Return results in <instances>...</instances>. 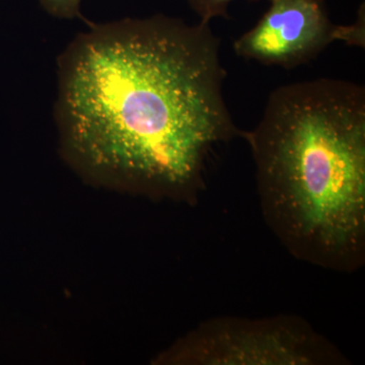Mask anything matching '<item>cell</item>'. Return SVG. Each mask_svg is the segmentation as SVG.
<instances>
[{"mask_svg": "<svg viewBox=\"0 0 365 365\" xmlns=\"http://www.w3.org/2000/svg\"><path fill=\"white\" fill-rule=\"evenodd\" d=\"M57 78L60 153L96 186L192 203L215 148L242 137L209 24H90L60 55Z\"/></svg>", "mask_w": 365, "mask_h": 365, "instance_id": "obj_1", "label": "cell"}, {"mask_svg": "<svg viewBox=\"0 0 365 365\" xmlns=\"http://www.w3.org/2000/svg\"><path fill=\"white\" fill-rule=\"evenodd\" d=\"M263 215L294 257L338 272L365 259V91L319 78L279 86L242 131Z\"/></svg>", "mask_w": 365, "mask_h": 365, "instance_id": "obj_2", "label": "cell"}, {"mask_svg": "<svg viewBox=\"0 0 365 365\" xmlns=\"http://www.w3.org/2000/svg\"><path fill=\"white\" fill-rule=\"evenodd\" d=\"M158 364H344L335 345L297 317L217 318L178 340L155 359Z\"/></svg>", "mask_w": 365, "mask_h": 365, "instance_id": "obj_3", "label": "cell"}, {"mask_svg": "<svg viewBox=\"0 0 365 365\" xmlns=\"http://www.w3.org/2000/svg\"><path fill=\"white\" fill-rule=\"evenodd\" d=\"M260 21L235 40V54L264 66L295 68L316 58L333 42L364 48L365 9L351 25H335L325 0H269Z\"/></svg>", "mask_w": 365, "mask_h": 365, "instance_id": "obj_4", "label": "cell"}, {"mask_svg": "<svg viewBox=\"0 0 365 365\" xmlns=\"http://www.w3.org/2000/svg\"><path fill=\"white\" fill-rule=\"evenodd\" d=\"M200 18L201 23L210 24L216 18H228V6L235 0H186Z\"/></svg>", "mask_w": 365, "mask_h": 365, "instance_id": "obj_5", "label": "cell"}, {"mask_svg": "<svg viewBox=\"0 0 365 365\" xmlns=\"http://www.w3.org/2000/svg\"><path fill=\"white\" fill-rule=\"evenodd\" d=\"M41 6L48 14L57 19L73 20L81 19V0H39Z\"/></svg>", "mask_w": 365, "mask_h": 365, "instance_id": "obj_6", "label": "cell"}]
</instances>
